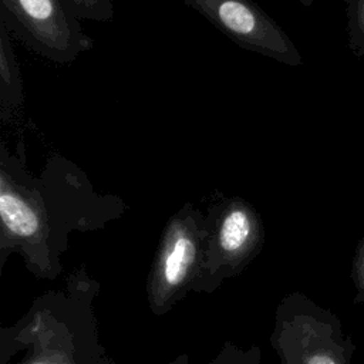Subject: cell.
Segmentation results:
<instances>
[{
  "mask_svg": "<svg viewBox=\"0 0 364 364\" xmlns=\"http://www.w3.org/2000/svg\"><path fill=\"white\" fill-rule=\"evenodd\" d=\"M208 364H263L257 346L247 350L240 348L233 341H225L219 353Z\"/></svg>",
  "mask_w": 364,
  "mask_h": 364,
  "instance_id": "10",
  "label": "cell"
},
{
  "mask_svg": "<svg viewBox=\"0 0 364 364\" xmlns=\"http://www.w3.org/2000/svg\"><path fill=\"white\" fill-rule=\"evenodd\" d=\"M78 18L94 21H111L114 4L111 0H65Z\"/></svg>",
  "mask_w": 364,
  "mask_h": 364,
  "instance_id": "11",
  "label": "cell"
},
{
  "mask_svg": "<svg viewBox=\"0 0 364 364\" xmlns=\"http://www.w3.org/2000/svg\"><path fill=\"white\" fill-rule=\"evenodd\" d=\"M355 276H357V286L360 287V294L364 296V239L358 247L357 257H355Z\"/></svg>",
  "mask_w": 364,
  "mask_h": 364,
  "instance_id": "12",
  "label": "cell"
},
{
  "mask_svg": "<svg viewBox=\"0 0 364 364\" xmlns=\"http://www.w3.org/2000/svg\"><path fill=\"white\" fill-rule=\"evenodd\" d=\"M168 364H189V355L186 353L179 354L173 361H171Z\"/></svg>",
  "mask_w": 364,
  "mask_h": 364,
  "instance_id": "13",
  "label": "cell"
},
{
  "mask_svg": "<svg viewBox=\"0 0 364 364\" xmlns=\"http://www.w3.org/2000/svg\"><path fill=\"white\" fill-rule=\"evenodd\" d=\"M206 243L193 286L212 293L226 279L240 274L262 252L264 225L257 209L240 196L213 202L206 213Z\"/></svg>",
  "mask_w": 364,
  "mask_h": 364,
  "instance_id": "3",
  "label": "cell"
},
{
  "mask_svg": "<svg viewBox=\"0 0 364 364\" xmlns=\"http://www.w3.org/2000/svg\"><path fill=\"white\" fill-rule=\"evenodd\" d=\"M127 209L121 198L98 195L87 175L60 154L41 175L26 166L24 141L11 152L0 142V264L18 253L37 277L55 279L71 232L101 229Z\"/></svg>",
  "mask_w": 364,
  "mask_h": 364,
  "instance_id": "1",
  "label": "cell"
},
{
  "mask_svg": "<svg viewBox=\"0 0 364 364\" xmlns=\"http://www.w3.org/2000/svg\"><path fill=\"white\" fill-rule=\"evenodd\" d=\"M100 283L85 269L64 290L38 296L18 321L1 330V364H115L100 343L92 300Z\"/></svg>",
  "mask_w": 364,
  "mask_h": 364,
  "instance_id": "2",
  "label": "cell"
},
{
  "mask_svg": "<svg viewBox=\"0 0 364 364\" xmlns=\"http://www.w3.org/2000/svg\"><path fill=\"white\" fill-rule=\"evenodd\" d=\"M348 48L357 57H364V0H344Z\"/></svg>",
  "mask_w": 364,
  "mask_h": 364,
  "instance_id": "9",
  "label": "cell"
},
{
  "mask_svg": "<svg viewBox=\"0 0 364 364\" xmlns=\"http://www.w3.org/2000/svg\"><path fill=\"white\" fill-rule=\"evenodd\" d=\"M240 48L297 67L303 57L284 31L253 0H183Z\"/></svg>",
  "mask_w": 364,
  "mask_h": 364,
  "instance_id": "7",
  "label": "cell"
},
{
  "mask_svg": "<svg viewBox=\"0 0 364 364\" xmlns=\"http://www.w3.org/2000/svg\"><path fill=\"white\" fill-rule=\"evenodd\" d=\"M24 107V88L11 34L0 23V119L3 125L17 121Z\"/></svg>",
  "mask_w": 364,
  "mask_h": 364,
  "instance_id": "8",
  "label": "cell"
},
{
  "mask_svg": "<svg viewBox=\"0 0 364 364\" xmlns=\"http://www.w3.org/2000/svg\"><path fill=\"white\" fill-rule=\"evenodd\" d=\"M206 233L205 213L191 202L168 219L146 279L148 304L156 316L165 314L193 291Z\"/></svg>",
  "mask_w": 364,
  "mask_h": 364,
  "instance_id": "4",
  "label": "cell"
},
{
  "mask_svg": "<svg viewBox=\"0 0 364 364\" xmlns=\"http://www.w3.org/2000/svg\"><path fill=\"white\" fill-rule=\"evenodd\" d=\"M333 318L301 294L286 296L270 337L282 364H347Z\"/></svg>",
  "mask_w": 364,
  "mask_h": 364,
  "instance_id": "6",
  "label": "cell"
},
{
  "mask_svg": "<svg viewBox=\"0 0 364 364\" xmlns=\"http://www.w3.org/2000/svg\"><path fill=\"white\" fill-rule=\"evenodd\" d=\"M0 23L34 54L70 64L94 47L65 0H0Z\"/></svg>",
  "mask_w": 364,
  "mask_h": 364,
  "instance_id": "5",
  "label": "cell"
},
{
  "mask_svg": "<svg viewBox=\"0 0 364 364\" xmlns=\"http://www.w3.org/2000/svg\"><path fill=\"white\" fill-rule=\"evenodd\" d=\"M297 1H299L301 6H304V7H310L314 0H297Z\"/></svg>",
  "mask_w": 364,
  "mask_h": 364,
  "instance_id": "14",
  "label": "cell"
}]
</instances>
